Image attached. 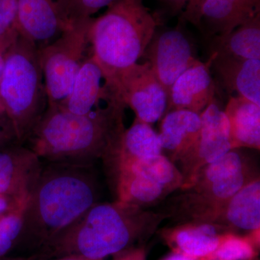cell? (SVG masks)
I'll list each match as a JSON object with an SVG mask.
<instances>
[{
	"mask_svg": "<svg viewBox=\"0 0 260 260\" xmlns=\"http://www.w3.org/2000/svg\"><path fill=\"white\" fill-rule=\"evenodd\" d=\"M104 101L105 107L83 115L48 106L24 145L49 162L93 166L101 159L109 166L125 130L126 107L112 95Z\"/></svg>",
	"mask_w": 260,
	"mask_h": 260,
	"instance_id": "6da1fadb",
	"label": "cell"
},
{
	"mask_svg": "<svg viewBox=\"0 0 260 260\" xmlns=\"http://www.w3.org/2000/svg\"><path fill=\"white\" fill-rule=\"evenodd\" d=\"M168 216L124 202L97 203L35 255L38 259L79 255L93 260L143 246Z\"/></svg>",
	"mask_w": 260,
	"mask_h": 260,
	"instance_id": "7a4b0ae2",
	"label": "cell"
},
{
	"mask_svg": "<svg viewBox=\"0 0 260 260\" xmlns=\"http://www.w3.org/2000/svg\"><path fill=\"white\" fill-rule=\"evenodd\" d=\"M92 167L51 162L43 166L23 207L19 243L37 253L99 203Z\"/></svg>",
	"mask_w": 260,
	"mask_h": 260,
	"instance_id": "3957f363",
	"label": "cell"
},
{
	"mask_svg": "<svg viewBox=\"0 0 260 260\" xmlns=\"http://www.w3.org/2000/svg\"><path fill=\"white\" fill-rule=\"evenodd\" d=\"M160 25L143 0H117L92 18L89 41L92 55L102 68L105 85L138 63Z\"/></svg>",
	"mask_w": 260,
	"mask_h": 260,
	"instance_id": "277c9868",
	"label": "cell"
},
{
	"mask_svg": "<svg viewBox=\"0 0 260 260\" xmlns=\"http://www.w3.org/2000/svg\"><path fill=\"white\" fill-rule=\"evenodd\" d=\"M244 148H234L215 161L202 167L182 194L174 198L169 217L181 223H215L223 205L246 184L259 178Z\"/></svg>",
	"mask_w": 260,
	"mask_h": 260,
	"instance_id": "5b68a950",
	"label": "cell"
},
{
	"mask_svg": "<svg viewBox=\"0 0 260 260\" xmlns=\"http://www.w3.org/2000/svg\"><path fill=\"white\" fill-rule=\"evenodd\" d=\"M47 107L38 48L18 34L0 80V109L9 118L20 144H25Z\"/></svg>",
	"mask_w": 260,
	"mask_h": 260,
	"instance_id": "8992f818",
	"label": "cell"
},
{
	"mask_svg": "<svg viewBox=\"0 0 260 260\" xmlns=\"http://www.w3.org/2000/svg\"><path fill=\"white\" fill-rule=\"evenodd\" d=\"M92 18L69 25L57 39L38 49L48 99L56 105L69 94L75 78L86 59L90 47Z\"/></svg>",
	"mask_w": 260,
	"mask_h": 260,
	"instance_id": "52a82bcc",
	"label": "cell"
},
{
	"mask_svg": "<svg viewBox=\"0 0 260 260\" xmlns=\"http://www.w3.org/2000/svg\"><path fill=\"white\" fill-rule=\"evenodd\" d=\"M104 87L106 94L120 99L138 120L152 124L165 114L167 92L147 61L132 65Z\"/></svg>",
	"mask_w": 260,
	"mask_h": 260,
	"instance_id": "ba28073f",
	"label": "cell"
},
{
	"mask_svg": "<svg viewBox=\"0 0 260 260\" xmlns=\"http://www.w3.org/2000/svg\"><path fill=\"white\" fill-rule=\"evenodd\" d=\"M185 25L179 21L174 28L158 27L141 57L150 64L167 97L177 78L200 61Z\"/></svg>",
	"mask_w": 260,
	"mask_h": 260,
	"instance_id": "9c48e42d",
	"label": "cell"
},
{
	"mask_svg": "<svg viewBox=\"0 0 260 260\" xmlns=\"http://www.w3.org/2000/svg\"><path fill=\"white\" fill-rule=\"evenodd\" d=\"M200 117L201 129L198 139L177 162L184 178L180 189L188 185L202 167L215 161L232 150L229 121L216 97L200 114Z\"/></svg>",
	"mask_w": 260,
	"mask_h": 260,
	"instance_id": "30bf717a",
	"label": "cell"
},
{
	"mask_svg": "<svg viewBox=\"0 0 260 260\" xmlns=\"http://www.w3.org/2000/svg\"><path fill=\"white\" fill-rule=\"evenodd\" d=\"M42 169V159L26 145L0 148V194L25 203Z\"/></svg>",
	"mask_w": 260,
	"mask_h": 260,
	"instance_id": "8fae6325",
	"label": "cell"
},
{
	"mask_svg": "<svg viewBox=\"0 0 260 260\" xmlns=\"http://www.w3.org/2000/svg\"><path fill=\"white\" fill-rule=\"evenodd\" d=\"M215 53L208 60L199 61L177 78L173 84L165 114L174 110H187L200 114L215 97V81L211 75Z\"/></svg>",
	"mask_w": 260,
	"mask_h": 260,
	"instance_id": "7c38bea8",
	"label": "cell"
},
{
	"mask_svg": "<svg viewBox=\"0 0 260 260\" xmlns=\"http://www.w3.org/2000/svg\"><path fill=\"white\" fill-rule=\"evenodd\" d=\"M68 26L55 0H17V31L38 49L55 40Z\"/></svg>",
	"mask_w": 260,
	"mask_h": 260,
	"instance_id": "4fadbf2b",
	"label": "cell"
},
{
	"mask_svg": "<svg viewBox=\"0 0 260 260\" xmlns=\"http://www.w3.org/2000/svg\"><path fill=\"white\" fill-rule=\"evenodd\" d=\"M160 232L162 239L172 252L197 260L211 255L224 234L232 232L217 224L199 222L178 224L162 229Z\"/></svg>",
	"mask_w": 260,
	"mask_h": 260,
	"instance_id": "5bb4252c",
	"label": "cell"
},
{
	"mask_svg": "<svg viewBox=\"0 0 260 260\" xmlns=\"http://www.w3.org/2000/svg\"><path fill=\"white\" fill-rule=\"evenodd\" d=\"M200 129L201 117L197 113L181 109L164 114L158 133L162 153L176 164L194 144Z\"/></svg>",
	"mask_w": 260,
	"mask_h": 260,
	"instance_id": "9a60e30c",
	"label": "cell"
},
{
	"mask_svg": "<svg viewBox=\"0 0 260 260\" xmlns=\"http://www.w3.org/2000/svg\"><path fill=\"white\" fill-rule=\"evenodd\" d=\"M260 13V0H208L202 15V32L208 37L223 35Z\"/></svg>",
	"mask_w": 260,
	"mask_h": 260,
	"instance_id": "2e32d148",
	"label": "cell"
},
{
	"mask_svg": "<svg viewBox=\"0 0 260 260\" xmlns=\"http://www.w3.org/2000/svg\"><path fill=\"white\" fill-rule=\"evenodd\" d=\"M102 80V68L90 54L83 61L69 94L55 106L72 114H88L99 107L101 101L104 100L105 90Z\"/></svg>",
	"mask_w": 260,
	"mask_h": 260,
	"instance_id": "e0dca14e",
	"label": "cell"
},
{
	"mask_svg": "<svg viewBox=\"0 0 260 260\" xmlns=\"http://www.w3.org/2000/svg\"><path fill=\"white\" fill-rule=\"evenodd\" d=\"M212 67L228 93H235L260 106V59H238L215 54Z\"/></svg>",
	"mask_w": 260,
	"mask_h": 260,
	"instance_id": "ac0fdd59",
	"label": "cell"
},
{
	"mask_svg": "<svg viewBox=\"0 0 260 260\" xmlns=\"http://www.w3.org/2000/svg\"><path fill=\"white\" fill-rule=\"evenodd\" d=\"M217 225L232 232L260 230V179L251 181L223 205Z\"/></svg>",
	"mask_w": 260,
	"mask_h": 260,
	"instance_id": "d6986e66",
	"label": "cell"
},
{
	"mask_svg": "<svg viewBox=\"0 0 260 260\" xmlns=\"http://www.w3.org/2000/svg\"><path fill=\"white\" fill-rule=\"evenodd\" d=\"M232 149L259 150L260 106L242 96L229 99L225 110Z\"/></svg>",
	"mask_w": 260,
	"mask_h": 260,
	"instance_id": "ffe728a7",
	"label": "cell"
},
{
	"mask_svg": "<svg viewBox=\"0 0 260 260\" xmlns=\"http://www.w3.org/2000/svg\"><path fill=\"white\" fill-rule=\"evenodd\" d=\"M119 201L146 208L165 200L172 192L158 181L126 168L111 171Z\"/></svg>",
	"mask_w": 260,
	"mask_h": 260,
	"instance_id": "44dd1931",
	"label": "cell"
},
{
	"mask_svg": "<svg viewBox=\"0 0 260 260\" xmlns=\"http://www.w3.org/2000/svg\"><path fill=\"white\" fill-rule=\"evenodd\" d=\"M211 53L238 59H260V13L229 34L214 37Z\"/></svg>",
	"mask_w": 260,
	"mask_h": 260,
	"instance_id": "7402d4cb",
	"label": "cell"
},
{
	"mask_svg": "<svg viewBox=\"0 0 260 260\" xmlns=\"http://www.w3.org/2000/svg\"><path fill=\"white\" fill-rule=\"evenodd\" d=\"M162 154L158 133L151 124L135 119L124 130L115 157L108 167L117 160H133Z\"/></svg>",
	"mask_w": 260,
	"mask_h": 260,
	"instance_id": "603a6c76",
	"label": "cell"
},
{
	"mask_svg": "<svg viewBox=\"0 0 260 260\" xmlns=\"http://www.w3.org/2000/svg\"><path fill=\"white\" fill-rule=\"evenodd\" d=\"M259 250L247 236L228 232L224 234L217 249L206 259L251 260L255 259Z\"/></svg>",
	"mask_w": 260,
	"mask_h": 260,
	"instance_id": "cb8c5ba5",
	"label": "cell"
},
{
	"mask_svg": "<svg viewBox=\"0 0 260 260\" xmlns=\"http://www.w3.org/2000/svg\"><path fill=\"white\" fill-rule=\"evenodd\" d=\"M117 0H55L56 6L68 25L93 18L99 10L108 8Z\"/></svg>",
	"mask_w": 260,
	"mask_h": 260,
	"instance_id": "d4e9b609",
	"label": "cell"
},
{
	"mask_svg": "<svg viewBox=\"0 0 260 260\" xmlns=\"http://www.w3.org/2000/svg\"><path fill=\"white\" fill-rule=\"evenodd\" d=\"M17 0H0V37L16 28Z\"/></svg>",
	"mask_w": 260,
	"mask_h": 260,
	"instance_id": "484cf974",
	"label": "cell"
},
{
	"mask_svg": "<svg viewBox=\"0 0 260 260\" xmlns=\"http://www.w3.org/2000/svg\"><path fill=\"white\" fill-rule=\"evenodd\" d=\"M208 0H189L179 15V21L190 23L202 32V15L205 5Z\"/></svg>",
	"mask_w": 260,
	"mask_h": 260,
	"instance_id": "4316f807",
	"label": "cell"
},
{
	"mask_svg": "<svg viewBox=\"0 0 260 260\" xmlns=\"http://www.w3.org/2000/svg\"><path fill=\"white\" fill-rule=\"evenodd\" d=\"M17 143H20L14 127L4 111L0 109V148Z\"/></svg>",
	"mask_w": 260,
	"mask_h": 260,
	"instance_id": "83f0119b",
	"label": "cell"
},
{
	"mask_svg": "<svg viewBox=\"0 0 260 260\" xmlns=\"http://www.w3.org/2000/svg\"><path fill=\"white\" fill-rule=\"evenodd\" d=\"M18 37V32L16 28L3 37H0V80L4 71L7 54Z\"/></svg>",
	"mask_w": 260,
	"mask_h": 260,
	"instance_id": "f1b7e54d",
	"label": "cell"
},
{
	"mask_svg": "<svg viewBox=\"0 0 260 260\" xmlns=\"http://www.w3.org/2000/svg\"><path fill=\"white\" fill-rule=\"evenodd\" d=\"M165 7L167 14L171 17L180 15L189 0H160Z\"/></svg>",
	"mask_w": 260,
	"mask_h": 260,
	"instance_id": "f546056e",
	"label": "cell"
},
{
	"mask_svg": "<svg viewBox=\"0 0 260 260\" xmlns=\"http://www.w3.org/2000/svg\"><path fill=\"white\" fill-rule=\"evenodd\" d=\"M146 249L144 246H141L116 256L114 260H146Z\"/></svg>",
	"mask_w": 260,
	"mask_h": 260,
	"instance_id": "4dcf8cb0",
	"label": "cell"
},
{
	"mask_svg": "<svg viewBox=\"0 0 260 260\" xmlns=\"http://www.w3.org/2000/svg\"><path fill=\"white\" fill-rule=\"evenodd\" d=\"M36 260H93L88 259L85 256L79 255H68L52 258V259H37Z\"/></svg>",
	"mask_w": 260,
	"mask_h": 260,
	"instance_id": "1f68e13d",
	"label": "cell"
},
{
	"mask_svg": "<svg viewBox=\"0 0 260 260\" xmlns=\"http://www.w3.org/2000/svg\"><path fill=\"white\" fill-rule=\"evenodd\" d=\"M162 260H197L192 258L188 257V256L182 255V254H178V253L172 252V254L166 256Z\"/></svg>",
	"mask_w": 260,
	"mask_h": 260,
	"instance_id": "d6a6232c",
	"label": "cell"
},
{
	"mask_svg": "<svg viewBox=\"0 0 260 260\" xmlns=\"http://www.w3.org/2000/svg\"><path fill=\"white\" fill-rule=\"evenodd\" d=\"M37 259V256L36 255L31 256H5L4 258H2L0 260H36Z\"/></svg>",
	"mask_w": 260,
	"mask_h": 260,
	"instance_id": "836d02e7",
	"label": "cell"
},
{
	"mask_svg": "<svg viewBox=\"0 0 260 260\" xmlns=\"http://www.w3.org/2000/svg\"><path fill=\"white\" fill-rule=\"evenodd\" d=\"M198 260H218V259H198Z\"/></svg>",
	"mask_w": 260,
	"mask_h": 260,
	"instance_id": "e575fe53",
	"label": "cell"
},
{
	"mask_svg": "<svg viewBox=\"0 0 260 260\" xmlns=\"http://www.w3.org/2000/svg\"><path fill=\"white\" fill-rule=\"evenodd\" d=\"M251 260H259V259H256V258H255V259H251Z\"/></svg>",
	"mask_w": 260,
	"mask_h": 260,
	"instance_id": "d590c367",
	"label": "cell"
}]
</instances>
